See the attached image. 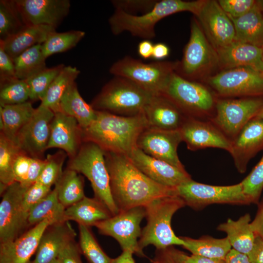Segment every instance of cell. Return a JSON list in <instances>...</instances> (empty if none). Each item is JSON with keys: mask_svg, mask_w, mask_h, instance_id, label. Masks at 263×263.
Segmentation results:
<instances>
[{"mask_svg": "<svg viewBox=\"0 0 263 263\" xmlns=\"http://www.w3.org/2000/svg\"><path fill=\"white\" fill-rule=\"evenodd\" d=\"M112 195L119 212L145 206L159 197L177 195L141 172L126 155L105 151Z\"/></svg>", "mask_w": 263, "mask_h": 263, "instance_id": "1", "label": "cell"}, {"mask_svg": "<svg viewBox=\"0 0 263 263\" xmlns=\"http://www.w3.org/2000/svg\"><path fill=\"white\" fill-rule=\"evenodd\" d=\"M148 127L143 112L125 116L96 111L94 120L82 129L83 142H92L105 152L128 156L137 147L138 137Z\"/></svg>", "mask_w": 263, "mask_h": 263, "instance_id": "2", "label": "cell"}, {"mask_svg": "<svg viewBox=\"0 0 263 263\" xmlns=\"http://www.w3.org/2000/svg\"><path fill=\"white\" fill-rule=\"evenodd\" d=\"M204 1L163 0L156 2L151 9L139 16L116 8L109 23L112 33L115 35L128 32L133 36L149 40L155 37V26L162 19L183 11L196 15Z\"/></svg>", "mask_w": 263, "mask_h": 263, "instance_id": "3", "label": "cell"}, {"mask_svg": "<svg viewBox=\"0 0 263 263\" xmlns=\"http://www.w3.org/2000/svg\"><path fill=\"white\" fill-rule=\"evenodd\" d=\"M186 205L177 195L157 198L145 206L147 224L138 240L142 250L149 245L161 249L175 245L183 246L184 242L173 231L171 222L174 214Z\"/></svg>", "mask_w": 263, "mask_h": 263, "instance_id": "4", "label": "cell"}, {"mask_svg": "<svg viewBox=\"0 0 263 263\" xmlns=\"http://www.w3.org/2000/svg\"><path fill=\"white\" fill-rule=\"evenodd\" d=\"M152 96L132 81L115 76L103 86L90 104L96 111L131 116L143 113Z\"/></svg>", "mask_w": 263, "mask_h": 263, "instance_id": "5", "label": "cell"}, {"mask_svg": "<svg viewBox=\"0 0 263 263\" xmlns=\"http://www.w3.org/2000/svg\"><path fill=\"white\" fill-rule=\"evenodd\" d=\"M67 167L88 178L94 197L106 206L113 216L119 213L111 191L105 151L101 148L92 142L84 141L76 155L69 158Z\"/></svg>", "mask_w": 263, "mask_h": 263, "instance_id": "6", "label": "cell"}, {"mask_svg": "<svg viewBox=\"0 0 263 263\" xmlns=\"http://www.w3.org/2000/svg\"><path fill=\"white\" fill-rule=\"evenodd\" d=\"M176 66V63L161 61L144 63L127 56L113 63L110 72L132 81L154 95L163 94Z\"/></svg>", "mask_w": 263, "mask_h": 263, "instance_id": "7", "label": "cell"}, {"mask_svg": "<svg viewBox=\"0 0 263 263\" xmlns=\"http://www.w3.org/2000/svg\"><path fill=\"white\" fill-rule=\"evenodd\" d=\"M176 192L186 205L196 210L214 204H251L243 192L241 183L230 186H212L191 179L177 187Z\"/></svg>", "mask_w": 263, "mask_h": 263, "instance_id": "8", "label": "cell"}, {"mask_svg": "<svg viewBox=\"0 0 263 263\" xmlns=\"http://www.w3.org/2000/svg\"><path fill=\"white\" fill-rule=\"evenodd\" d=\"M146 216L144 206L121 211L114 216L98 222L94 226L101 234L113 238L122 250H128L141 257H145L138 244L142 229L140 223Z\"/></svg>", "mask_w": 263, "mask_h": 263, "instance_id": "9", "label": "cell"}, {"mask_svg": "<svg viewBox=\"0 0 263 263\" xmlns=\"http://www.w3.org/2000/svg\"><path fill=\"white\" fill-rule=\"evenodd\" d=\"M162 94L173 101L188 117L197 118L212 109L214 99L203 85L174 72Z\"/></svg>", "mask_w": 263, "mask_h": 263, "instance_id": "10", "label": "cell"}, {"mask_svg": "<svg viewBox=\"0 0 263 263\" xmlns=\"http://www.w3.org/2000/svg\"><path fill=\"white\" fill-rule=\"evenodd\" d=\"M263 106V99L259 97L221 100L216 104L211 121L232 141Z\"/></svg>", "mask_w": 263, "mask_h": 263, "instance_id": "11", "label": "cell"}, {"mask_svg": "<svg viewBox=\"0 0 263 263\" xmlns=\"http://www.w3.org/2000/svg\"><path fill=\"white\" fill-rule=\"evenodd\" d=\"M209 84L222 95H263V73L249 67L230 68L211 77Z\"/></svg>", "mask_w": 263, "mask_h": 263, "instance_id": "12", "label": "cell"}, {"mask_svg": "<svg viewBox=\"0 0 263 263\" xmlns=\"http://www.w3.org/2000/svg\"><path fill=\"white\" fill-rule=\"evenodd\" d=\"M54 115L53 111L41 104L36 108L32 117L19 131L14 142L21 152L32 158L43 159Z\"/></svg>", "mask_w": 263, "mask_h": 263, "instance_id": "13", "label": "cell"}, {"mask_svg": "<svg viewBox=\"0 0 263 263\" xmlns=\"http://www.w3.org/2000/svg\"><path fill=\"white\" fill-rule=\"evenodd\" d=\"M28 188L14 182L1 194L0 243L15 240L28 228L22 211V202Z\"/></svg>", "mask_w": 263, "mask_h": 263, "instance_id": "14", "label": "cell"}, {"mask_svg": "<svg viewBox=\"0 0 263 263\" xmlns=\"http://www.w3.org/2000/svg\"><path fill=\"white\" fill-rule=\"evenodd\" d=\"M182 141L179 130H163L148 127L140 134L137 147L153 157L185 170L177 148Z\"/></svg>", "mask_w": 263, "mask_h": 263, "instance_id": "15", "label": "cell"}, {"mask_svg": "<svg viewBox=\"0 0 263 263\" xmlns=\"http://www.w3.org/2000/svg\"><path fill=\"white\" fill-rule=\"evenodd\" d=\"M196 16L216 50L235 40L233 23L218 1L205 0Z\"/></svg>", "mask_w": 263, "mask_h": 263, "instance_id": "16", "label": "cell"}, {"mask_svg": "<svg viewBox=\"0 0 263 263\" xmlns=\"http://www.w3.org/2000/svg\"><path fill=\"white\" fill-rule=\"evenodd\" d=\"M127 156L145 175L162 186L176 188L191 179L185 169L148 155L137 147Z\"/></svg>", "mask_w": 263, "mask_h": 263, "instance_id": "17", "label": "cell"}, {"mask_svg": "<svg viewBox=\"0 0 263 263\" xmlns=\"http://www.w3.org/2000/svg\"><path fill=\"white\" fill-rule=\"evenodd\" d=\"M182 141L191 150L216 148L229 151L230 140L212 123L187 117L179 129Z\"/></svg>", "mask_w": 263, "mask_h": 263, "instance_id": "18", "label": "cell"}, {"mask_svg": "<svg viewBox=\"0 0 263 263\" xmlns=\"http://www.w3.org/2000/svg\"><path fill=\"white\" fill-rule=\"evenodd\" d=\"M190 36L184 52L180 70L184 75L191 77L218 60L207 41L201 26L194 19L191 24Z\"/></svg>", "mask_w": 263, "mask_h": 263, "instance_id": "19", "label": "cell"}, {"mask_svg": "<svg viewBox=\"0 0 263 263\" xmlns=\"http://www.w3.org/2000/svg\"><path fill=\"white\" fill-rule=\"evenodd\" d=\"M27 25H46L56 29L68 15L69 0H16Z\"/></svg>", "mask_w": 263, "mask_h": 263, "instance_id": "20", "label": "cell"}, {"mask_svg": "<svg viewBox=\"0 0 263 263\" xmlns=\"http://www.w3.org/2000/svg\"><path fill=\"white\" fill-rule=\"evenodd\" d=\"M263 150V119L255 116L231 141L229 152L238 171L243 173L250 160Z\"/></svg>", "mask_w": 263, "mask_h": 263, "instance_id": "21", "label": "cell"}, {"mask_svg": "<svg viewBox=\"0 0 263 263\" xmlns=\"http://www.w3.org/2000/svg\"><path fill=\"white\" fill-rule=\"evenodd\" d=\"M48 220L30 228L14 241L0 243V263H31L41 236L51 225Z\"/></svg>", "mask_w": 263, "mask_h": 263, "instance_id": "22", "label": "cell"}, {"mask_svg": "<svg viewBox=\"0 0 263 263\" xmlns=\"http://www.w3.org/2000/svg\"><path fill=\"white\" fill-rule=\"evenodd\" d=\"M83 142L82 129L76 120L61 111L55 113L47 149L59 148L70 158L76 155Z\"/></svg>", "mask_w": 263, "mask_h": 263, "instance_id": "23", "label": "cell"}, {"mask_svg": "<svg viewBox=\"0 0 263 263\" xmlns=\"http://www.w3.org/2000/svg\"><path fill=\"white\" fill-rule=\"evenodd\" d=\"M143 113L149 127L178 130L188 117L170 99L160 94L152 95Z\"/></svg>", "mask_w": 263, "mask_h": 263, "instance_id": "24", "label": "cell"}, {"mask_svg": "<svg viewBox=\"0 0 263 263\" xmlns=\"http://www.w3.org/2000/svg\"><path fill=\"white\" fill-rule=\"evenodd\" d=\"M76 235L69 221L50 225L41 236L31 263H50L58 257L69 243L75 240Z\"/></svg>", "mask_w": 263, "mask_h": 263, "instance_id": "25", "label": "cell"}, {"mask_svg": "<svg viewBox=\"0 0 263 263\" xmlns=\"http://www.w3.org/2000/svg\"><path fill=\"white\" fill-rule=\"evenodd\" d=\"M218 60L229 68L245 67L263 73V49L234 40L216 50Z\"/></svg>", "mask_w": 263, "mask_h": 263, "instance_id": "26", "label": "cell"}, {"mask_svg": "<svg viewBox=\"0 0 263 263\" xmlns=\"http://www.w3.org/2000/svg\"><path fill=\"white\" fill-rule=\"evenodd\" d=\"M56 28L46 25H27L15 35L2 40L6 53L13 59L30 48L42 44Z\"/></svg>", "mask_w": 263, "mask_h": 263, "instance_id": "27", "label": "cell"}, {"mask_svg": "<svg viewBox=\"0 0 263 263\" xmlns=\"http://www.w3.org/2000/svg\"><path fill=\"white\" fill-rule=\"evenodd\" d=\"M113 215L100 201L96 198L85 196L79 202L65 209V221H74L78 225L88 227L94 226L107 220Z\"/></svg>", "mask_w": 263, "mask_h": 263, "instance_id": "28", "label": "cell"}, {"mask_svg": "<svg viewBox=\"0 0 263 263\" xmlns=\"http://www.w3.org/2000/svg\"><path fill=\"white\" fill-rule=\"evenodd\" d=\"M217 230L225 232L233 249L248 256L255 244L256 235L251 225L249 214H245L237 220L228 219L219 225Z\"/></svg>", "mask_w": 263, "mask_h": 263, "instance_id": "29", "label": "cell"}, {"mask_svg": "<svg viewBox=\"0 0 263 263\" xmlns=\"http://www.w3.org/2000/svg\"><path fill=\"white\" fill-rule=\"evenodd\" d=\"M229 18L234 26L235 41L263 48V16L257 1L244 15L238 18Z\"/></svg>", "mask_w": 263, "mask_h": 263, "instance_id": "30", "label": "cell"}, {"mask_svg": "<svg viewBox=\"0 0 263 263\" xmlns=\"http://www.w3.org/2000/svg\"><path fill=\"white\" fill-rule=\"evenodd\" d=\"M35 110L30 101L0 106V132L14 142L17 134L31 118Z\"/></svg>", "mask_w": 263, "mask_h": 263, "instance_id": "31", "label": "cell"}, {"mask_svg": "<svg viewBox=\"0 0 263 263\" xmlns=\"http://www.w3.org/2000/svg\"><path fill=\"white\" fill-rule=\"evenodd\" d=\"M59 107L61 112L75 118L82 129L88 127L96 117V111L81 97L75 81L63 94Z\"/></svg>", "mask_w": 263, "mask_h": 263, "instance_id": "32", "label": "cell"}, {"mask_svg": "<svg viewBox=\"0 0 263 263\" xmlns=\"http://www.w3.org/2000/svg\"><path fill=\"white\" fill-rule=\"evenodd\" d=\"M184 242L182 246L192 254L224 262L231 246L227 237L214 238L205 236L199 239L180 237Z\"/></svg>", "mask_w": 263, "mask_h": 263, "instance_id": "33", "label": "cell"}, {"mask_svg": "<svg viewBox=\"0 0 263 263\" xmlns=\"http://www.w3.org/2000/svg\"><path fill=\"white\" fill-rule=\"evenodd\" d=\"M65 209L59 201L54 188L30 210L27 220L28 228L45 220H49L52 224L65 222Z\"/></svg>", "mask_w": 263, "mask_h": 263, "instance_id": "34", "label": "cell"}, {"mask_svg": "<svg viewBox=\"0 0 263 263\" xmlns=\"http://www.w3.org/2000/svg\"><path fill=\"white\" fill-rule=\"evenodd\" d=\"M54 188L56 190L59 201L65 208L85 196L82 176L67 167L55 184Z\"/></svg>", "mask_w": 263, "mask_h": 263, "instance_id": "35", "label": "cell"}, {"mask_svg": "<svg viewBox=\"0 0 263 263\" xmlns=\"http://www.w3.org/2000/svg\"><path fill=\"white\" fill-rule=\"evenodd\" d=\"M79 74L77 68L65 66L51 84L40 101V104L49 108L54 113L60 111L59 104L62 97Z\"/></svg>", "mask_w": 263, "mask_h": 263, "instance_id": "36", "label": "cell"}, {"mask_svg": "<svg viewBox=\"0 0 263 263\" xmlns=\"http://www.w3.org/2000/svg\"><path fill=\"white\" fill-rule=\"evenodd\" d=\"M41 45L30 48L13 59L18 79L28 80L47 68Z\"/></svg>", "mask_w": 263, "mask_h": 263, "instance_id": "37", "label": "cell"}, {"mask_svg": "<svg viewBox=\"0 0 263 263\" xmlns=\"http://www.w3.org/2000/svg\"><path fill=\"white\" fill-rule=\"evenodd\" d=\"M26 26L16 0H0V40H6Z\"/></svg>", "mask_w": 263, "mask_h": 263, "instance_id": "38", "label": "cell"}, {"mask_svg": "<svg viewBox=\"0 0 263 263\" xmlns=\"http://www.w3.org/2000/svg\"><path fill=\"white\" fill-rule=\"evenodd\" d=\"M20 150L15 142L0 132V193L15 181L13 167Z\"/></svg>", "mask_w": 263, "mask_h": 263, "instance_id": "39", "label": "cell"}, {"mask_svg": "<svg viewBox=\"0 0 263 263\" xmlns=\"http://www.w3.org/2000/svg\"><path fill=\"white\" fill-rule=\"evenodd\" d=\"M85 35V32L80 30L55 31L41 45L42 54L46 58L53 55L65 52L75 47Z\"/></svg>", "mask_w": 263, "mask_h": 263, "instance_id": "40", "label": "cell"}, {"mask_svg": "<svg viewBox=\"0 0 263 263\" xmlns=\"http://www.w3.org/2000/svg\"><path fill=\"white\" fill-rule=\"evenodd\" d=\"M78 245L81 253L89 263H111L110 258L103 250L90 227L78 225Z\"/></svg>", "mask_w": 263, "mask_h": 263, "instance_id": "41", "label": "cell"}, {"mask_svg": "<svg viewBox=\"0 0 263 263\" xmlns=\"http://www.w3.org/2000/svg\"><path fill=\"white\" fill-rule=\"evenodd\" d=\"M65 66L61 64L52 68H47L33 77L27 80L29 89V100H41L51 84Z\"/></svg>", "mask_w": 263, "mask_h": 263, "instance_id": "42", "label": "cell"}, {"mask_svg": "<svg viewBox=\"0 0 263 263\" xmlns=\"http://www.w3.org/2000/svg\"><path fill=\"white\" fill-rule=\"evenodd\" d=\"M0 106L22 103L29 100L26 80L17 79L0 85Z\"/></svg>", "mask_w": 263, "mask_h": 263, "instance_id": "43", "label": "cell"}, {"mask_svg": "<svg viewBox=\"0 0 263 263\" xmlns=\"http://www.w3.org/2000/svg\"><path fill=\"white\" fill-rule=\"evenodd\" d=\"M67 155L63 150L48 154L45 158L44 168L37 182L50 188L55 185L63 173L62 167Z\"/></svg>", "mask_w": 263, "mask_h": 263, "instance_id": "44", "label": "cell"}, {"mask_svg": "<svg viewBox=\"0 0 263 263\" xmlns=\"http://www.w3.org/2000/svg\"><path fill=\"white\" fill-rule=\"evenodd\" d=\"M240 183L250 203H258L263 189V155L250 173Z\"/></svg>", "mask_w": 263, "mask_h": 263, "instance_id": "45", "label": "cell"}, {"mask_svg": "<svg viewBox=\"0 0 263 263\" xmlns=\"http://www.w3.org/2000/svg\"><path fill=\"white\" fill-rule=\"evenodd\" d=\"M51 188L38 182L27 188L22 202L23 216L27 223L31 209L49 193Z\"/></svg>", "mask_w": 263, "mask_h": 263, "instance_id": "46", "label": "cell"}, {"mask_svg": "<svg viewBox=\"0 0 263 263\" xmlns=\"http://www.w3.org/2000/svg\"><path fill=\"white\" fill-rule=\"evenodd\" d=\"M218 2L222 9L233 18H239L248 12L255 4L254 0H220Z\"/></svg>", "mask_w": 263, "mask_h": 263, "instance_id": "47", "label": "cell"}, {"mask_svg": "<svg viewBox=\"0 0 263 263\" xmlns=\"http://www.w3.org/2000/svg\"><path fill=\"white\" fill-rule=\"evenodd\" d=\"M17 79L13 60L5 51L0 40V85Z\"/></svg>", "mask_w": 263, "mask_h": 263, "instance_id": "48", "label": "cell"}, {"mask_svg": "<svg viewBox=\"0 0 263 263\" xmlns=\"http://www.w3.org/2000/svg\"><path fill=\"white\" fill-rule=\"evenodd\" d=\"M32 158L20 151L14 163L13 172L15 181L24 187Z\"/></svg>", "mask_w": 263, "mask_h": 263, "instance_id": "49", "label": "cell"}, {"mask_svg": "<svg viewBox=\"0 0 263 263\" xmlns=\"http://www.w3.org/2000/svg\"><path fill=\"white\" fill-rule=\"evenodd\" d=\"M181 251L173 246L161 249H156L155 256L150 260L151 263H183L181 258Z\"/></svg>", "mask_w": 263, "mask_h": 263, "instance_id": "50", "label": "cell"}, {"mask_svg": "<svg viewBox=\"0 0 263 263\" xmlns=\"http://www.w3.org/2000/svg\"><path fill=\"white\" fill-rule=\"evenodd\" d=\"M81 253L78 244L74 240L62 250L57 258L62 263H83Z\"/></svg>", "mask_w": 263, "mask_h": 263, "instance_id": "51", "label": "cell"}, {"mask_svg": "<svg viewBox=\"0 0 263 263\" xmlns=\"http://www.w3.org/2000/svg\"><path fill=\"white\" fill-rule=\"evenodd\" d=\"M45 164V159L32 158L25 184L26 188L29 187L38 181Z\"/></svg>", "mask_w": 263, "mask_h": 263, "instance_id": "52", "label": "cell"}, {"mask_svg": "<svg viewBox=\"0 0 263 263\" xmlns=\"http://www.w3.org/2000/svg\"><path fill=\"white\" fill-rule=\"evenodd\" d=\"M248 257L251 263H263V238L256 235L253 248Z\"/></svg>", "mask_w": 263, "mask_h": 263, "instance_id": "53", "label": "cell"}, {"mask_svg": "<svg viewBox=\"0 0 263 263\" xmlns=\"http://www.w3.org/2000/svg\"><path fill=\"white\" fill-rule=\"evenodd\" d=\"M251 225L256 235L263 238V199L259 205L256 216L251 222Z\"/></svg>", "mask_w": 263, "mask_h": 263, "instance_id": "54", "label": "cell"}, {"mask_svg": "<svg viewBox=\"0 0 263 263\" xmlns=\"http://www.w3.org/2000/svg\"><path fill=\"white\" fill-rule=\"evenodd\" d=\"M181 258L183 263H225L208 258L191 254L188 255L185 252L181 251Z\"/></svg>", "mask_w": 263, "mask_h": 263, "instance_id": "55", "label": "cell"}, {"mask_svg": "<svg viewBox=\"0 0 263 263\" xmlns=\"http://www.w3.org/2000/svg\"><path fill=\"white\" fill-rule=\"evenodd\" d=\"M225 263H251L248 256L231 249L226 256Z\"/></svg>", "mask_w": 263, "mask_h": 263, "instance_id": "56", "label": "cell"}, {"mask_svg": "<svg viewBox=\"0 0 263 263\" xmlns=\"http://www.w3.org/2000/svg\"><path fill=\"white\" fill-rule=\"evenodd\" d=\"M154 44L148 39H145L140 42L138 46L139 55L145 59L152 57Z\"/></svg>", "mask_w": 263, "mask_h": 263, "instance_id": "57", "label": "cell"}, {"mask_svg": "<svg viewBox=\"0 0 263 263\" xmlns=\"http://www.w3.org/2000/svg\"><path fill=\"white\" fill-rule=\"evenodd\" d=\"M169 53L168 46L163 43H157L153 45L152 58L161 60L167 57Z\"/></svg>", "mask_w": 263, "mask_h": 263, "instance_id": "58", "label": "cell"}, {"mask_svg": "<svg viewBox=\"0 0 263 263\" xmlns=\"http://www.w3.org/2000/svg\"><path fill=\"white\" fill-rule=\"evenodd\" d=\"M133 254V253L130 250H123L119 256L111 259V263H135Z\"/></svg>", "mask_w": 263, "mask_h": 263, "instance_id": "59", "label": "cell"}, {"mask_svg": "<svg viewBox=\"0 0 263 263\" xmlns=\"http://www.w3.org/2000/svg\"><path fill=\"white\" fill-rule=\"evenodd\" d=\"M257 2L261 12L263 13V0H257Z\"/></svg>", "mask_w": 263, "mask_h": 263, "instance_id": "60", "label": "cell"}, {"mask_svg": "<svg viewBox=\"0 0 263 263\" xmlns=\"http://www.w3.org/2000/svg\"><path fill=\"white\" fill-rule=\"evenodd\" d=\"M256 117L263 119V106L256 115Z\"/></svg>", "mask_w": 263, "mask_h": 263, "instance_id": "61", "label": "cell"}, {"mask_svg": "<svg viewBox=\"0 0 263 263\" xmlns=\"http://www.w3.org/2000/svg\"><path fill=\"white\" fill-rule=\"evenodd\" d=\"M50 263H62L57 258L56 259L54 260L53 261Z\"/></svg>", "mask_w": 263, "mask_h": 263, "instance_id": "62", "label": "cell"}, {"mask_svg": "<svg viewBox=\"0 0 263 263\" xmlns=\"http://www.w3.org/2000/svg\"><path fill=\"white\" fill-rule=\"evenodd\" d=\"M262 49H263V48Z\"/></svg>", "mask_w": 263, "mask_h": 263, "instance_id": "63", "label": "cell"}]
</instances>
